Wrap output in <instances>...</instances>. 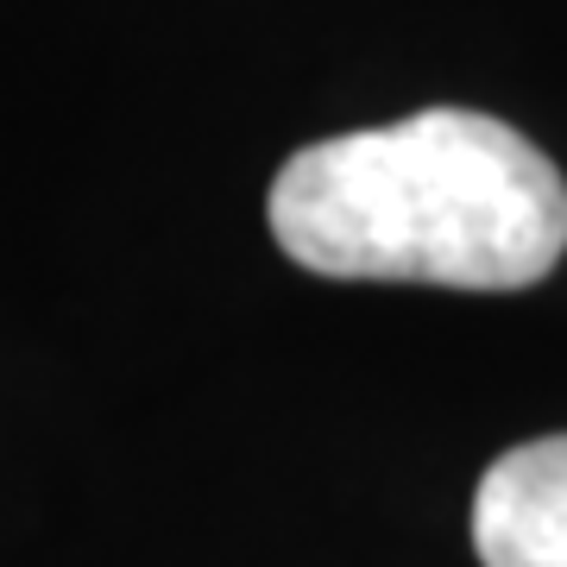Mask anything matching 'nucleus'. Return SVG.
Listing matches in <instances>:
<instances>
[{"label": "nucleus", "mask_w": 567, "mask_h": 567, "mask_svg": "<svg viewBox=\"0 0 567 567\" xmlns=\"http://www.w3.org/2000/svg\"><path fill=\"white\" fill-rule=\"evenodd\" d=\"M265 215L284 252L322 278L529 290L567 252V177L473 107L303 145L271 177Z\"/></svg>", "instance_id": "nucleus-1"}, {"label": "nucleus", "mask_w": 567, "mask_h": 567, "mask_svg": "<svg viewBox=\"0 0 567 567\" xmlns=\"http://www.w3.org/2000/svg\"><path fill=\"white\" fill-rule=\"evenodd\" d=\"M473 548L486 567H567V435L517 442L486 466Z\"/></svg>", "instance_id": "nucleus-2"}]
</instances>
